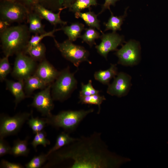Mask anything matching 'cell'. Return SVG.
I'll return each instance as SVG.
<instances>
[{
  "label": "cell",
  "mask_w": 168,
  "mask_h": 168,
  "mask_svg": "<svg viewBox=\"0 0 168 168\" xmlns=\"http://www.w3.org/2000/svg\"><path fill=\"white\" fill-rule=\"evenodd\" d=\"M71 161V168H118L130 161L109 151L100 133L95 132L82 137L48 155L44 166L49 167L66 161Z\"/></svg>",
  "instance_id": "cell-1"
},
{
  "label": "cell",
  "mask_w": 168,
  "mask_h": 168,
  "mask_svg": "<svg viewBox=\"0 0 168 168\" xmlns=\"http://www.w3.org/2000/svg\"><path fill=\"white\" fill-rule=\"evenodd\" d=\"M30 33L28 27L23 24L8 27L0 32L1 47L5 56L24 53L30 39Z\"/></svg>",
  "instance_id": "cell-2"
},
{
  "label": "cell",
  "mask_w": 168,
  "mask_h": 168,
  "mask_svg": "<svg viewBox=\"0 0 168 168\" xmlns=\"http://www.w3.org/2000/svg\"><path fill=\"white\" fill-rule=\"evenodd\" d=\"M94 111L93 109L87 110H64L44 119L47 124L56 128H62L69 133L75 130L82 120Z\"/></svg>",
  "instance_id": "cell-3"
},
{
  "label": "cell",
  "mask_w": 168,
  "mask_h": 168,
  "mask_svg": "<svg viewBox=\"0 0 168 168\" xmlns=\"http://www.w3.org/2000/svg\"><path fill=\"white\" fill-rule=\"evenodd\" d=\"M75 73L71 72L68 67L60 71L51 84V94L54 100L63 102L71 96L77 86Z\"/></svg>",
  "instance_id": "cell-4"
},
{
  "label": "cell",
  "mask_w": 168,
  "mask_h": 168,
  "mask_svg": "<svg viewBox=\"0 0 168 168\" xmlns=\"http://www.w3.org/2000/svg\"><path fill=\"white\" fill-rule=\"evenodd\" d=\"M54 41L55 46L62 56L76 67L78 68L83 62L91 64L88 59L89 52L84 47L75 44L68 39L62 43L58 42L54 38Z\"/></svg>",
  "instance_id": "cell-5"
},
{
  "label": "cell",
  "mask_w": 168,
  "mask_h": 168,
  "mask_svg": "<svg viewBox=\"0 0 168 168\" xmlns=\"http://www.w3.org/2000/svg\"><path fill=\"white\" fill-rule=\"evenodd\" d=\"M29 13L25 6L16 1L5 0L1 4L0 20L9 24L24 21L27 19Z\"/></svg>",
  "instance_id": "cell-6"
},
{
  "label": "cell",
  "mask_w": 168,
  "mask_h": 168,
  "mask_svg": "<svg viewBox=\"0 0 168 168\" xmlns=\"http://www.w3.org/2000/svg\"><path fill=\"white\" fill-rule=\"evenodd\" d=\"M31 112L20 113L12 117L2 114L0 117V138L17 134L30 117Z\"/></svg>",
  "instance_id": "cell-7"
},
{
  "label": "cell",
  "mask_w": 168,
  "mask_h": 168,
  "mask_svg": "<svg viewBox=\"0 0 168 168\" xmlns=\"http://www.w3.org/2000/svg\"><path fill=\"white\" fill-rule=\"evenodd\" d=\"M16 55L12 75L17 80L24 81L34 74L37 66L36 61L23 52Z\"/></svg>",
  "instance_id": "cell-8"
},
{
  "label": "cell",
  "mask_w": 168,
  "mask_h": 168,
  "mask_svg": "<svg viewBox=\"0 0 168 168\" xmlns=\"http://www.w3.org/2000/svg\"><path fill=\"white\" fill-rule=\"evenodd\" d=\"M136 41L130 40L115 53L118 57V63L125 66L137 64L140 59V47Z\"/></svg>",
  "instance_id": "cell-9"
},
{
  "label": "cell",
  "mask_w": 168,
  "mask_h": 168,
  "mask_svg": "<svg viewBox=\"0 0 168 168\" xmlns=\"http://www.w3.org/2000/svg\"><path fill=\"white\" fill-rule=\"evenodd\" d=\"M51 84L35 94L31 106L35 108L41 113L42 116L48 117L51 115L53 109L54 100L51 94Z\"/></svg>",
  "instance_id": "cell-10"
},
{
  "label": "cell",
  "mask_w": 168,
  "mask_h": 168,
  "mask_svg": "<svg viewBox=\"0 0 168 168\" xmlns=\"http://www.w3.org/2000/svg\"><path fill=\"white\" fill-rule=\"evenodd\" d=\"M100 35L101 42L95 46L97 52L101 56L107 59L108 53L114 51H117L119 45H123L125 42L123 36L120 35L116 32L105 34L103 32Z\"/></svg>",
  "instance_id": "cell-11"
},
{
  "label": "cell",
  "mask_w": 168,
  "mask_h": 168,
  "mask_svg": "<svg viewBox=\"0 0 168 168\" xmlns=\"http://www.w3.org/2000/svg\"><path fill=\"white\" fill-rule=\"evenodd\" d=\"M111 84L108 85L107 92L112 96L120 97L126 95L131 86V77L124 72L118 73Z\"/></svg>",
  "instance_id": "cell-12"
},
{
  "label": "cell",
  "mask_w": 168,
  "mask_h": 168,
  "mask_svg": "<svg viewBox=\"0 0 168 168\" xmlns=\"http://www.w3.org/2000/svg\"><path fill=\"white\" fill-rule=\"evenodd\" d=\"M59 72L60 71L44 59L37 65L33 75L48 85L54 82Z\"/></svg>",
  "instance_id": "cell-13"
},
{
  "label": "cell",
  "mask_w": 168,
  "mask_h": 168,
  "mask_svg": "<svg viewBox=\"0 0 168 168\" xmlns=\"http://www.w3.org/2000/svg\"><path fill=\"white\" fill-rule=\"evenodd\" d=\"M34 6L35 12L42 19L46 20L51 24L55 26L57 24L65 25L67 24V22L62 20L60 18L61 12L64 9V8L59 10L58 13H55L38 3H35Z\"/></svg>",
  "instance_id": "cell-14"
},
{
  "label": "cell",
  "mask_w": 168,
  "mask_h": 168,
  "mask_svg": "<svg viewBox=\"0 0 168 168\" xmlns=\"http://www.w3.org/2000/svg\"><path fill=\"white\" fill-rule=\"evenodd\" d=\"M6 89L9 91L15 97V108L21 101L27 97L24 89L23 81H14L6 79L5 81Z\"/></svg>",
  "instance_id": "cell-15"
},
{
  "label": "cell",
  "mask_w": 168,
  "mask_h": 168,
  "mask_svg": "<svg viewBox=\"0 0 168 168\" xmlns=\"http://www.w3.org/2000/svg\"><path fill=\"white\" fill-rule=\"evenodd\" d=\"M118 73L117 65L111 64L110 67L107 70L96 71L94 77L96 80L102 84L108 86L110 80L114 78Z\"/></svg>",
  "instance_id": "cell-16"
},
{
  "label": "cell",
  "mask_w": 168,
  "mask_h": 168,
  "mask_svg": "<svg viewBox=\"0 0 168 168\" xmlns=\"http://www.w3.org/2000/svg\"><path fill=\"white\" fill-rule=\"evenodd\" d=\"M24 82V91L27 97L31 95L35 90L43 89L48 86L34 75L28 77Z\"/></svg>",
  "instance_id": "cell-17"
},
{
  "label": "cell",
  "mask_w": 168,
  "mask_h": 168,
  "mask_svg": "<svg viewBox=\"0 0 168 168\" xmlns=\"http://www.w3.org/2000/svg\"><path fill=\"white\" fill-rule=\"evenodd\" d=\"M61 28L68 36V39L72 42L80 38L82 32L85 29L84 25L79 22L72 23L70 25L64 26Z\"/></svg>",
  "instance_id": "cell-18"
},
{
  "label": "cell",
  "mask_w": 168,
  "mask_h": 168,
  "mask_svg": "<svg viewBox=\"0 0 168 168\" xmlns=\"http://www.w3.org/2000/svg\"><path fill=\"white\" fill-rule=\"evenodd\" d=\"M97 16V15L93 12L91 11V9H89V11L87 12H77L75 13V18H81L90 27L96 28L102 33L100 28V21L98 19Z\"/></svg>",
  "instance_id": "cell-19"
},
{
  "label": "cell",
  "mask_w": 168,
  "mask_h": 168,
  "mask_svg": "<svg viewBox=\"0 0 168 168\" xmlns=\"http://www.w3.org/2000/svg\"><path fill=\"white\" fill-rule=\"evenodd\" d=\"M41 19L42 18L36 12H30L27 20L29 23L28 29L30 33L35 35L41 34L46 32L42 23Z\"/></svg>",
  "instance_id": "cell-20"
},
{
  "label": "cell",
  "mask_w": 168,
  "mask_h": 168,
  "mask_svg": "<svg viewBox=\"0 0 168 168\" xmlns=\"http://www.w3.org/2000/svg\"><path fill=\"white\" fill-rule=\"evenodd\" d=\"M29 139V137H27L24 140L18 139L15 140L12 147L10 154L15 157L27 156L30 152L28 147Z\"/></svg>",
  "instance_id": "cell-21"
},
{
  "label": "cell",
  "mask_w": 168,
  "mask_h": 168,
  "mask_svg": "<svg viewBox=\"0 0 168 168\" xmlns=\"http://www.w3.org/2000/svg\"><path fill=\"white\" fill-rule=\"evenodd\" d=\"M77 139V138L71 137L68 133L62 132L57 136L54 145L48 152L47 154L48 156L52 152L74 142Z\"/></svg>",
  "instance_id": "cell-22"
},
{
  "label": "cell",
  "mask_w": 168,
  "mask_h": 168,
  "mask_svg": "<svg viewBox=\"0 0 168 168\" xmlns=\"http://www.w3.org/2000/svg\"><path fill=\"white\" fill-rule=\"evenodd\" d=\"M126 10L123 15L119 16H114L112 12L111 13V16L107 22L104 23L105 27V31L112 30L113 32H116L117 30H121V25L126 16Z\"/></svg>",
  "instance_id": "cell-23"
},
{
  "label": "cell",
  "mask_w": 168,
  "mask_h": 168,
  "mask_svg": "<svg viewBox=\"0 0 168 168\" xmlns=\"http://www.w3.org/2000/svg\"><path fill=\"white\" fill-rule=\"evenodd\" d=\"M46 51L45 45L40 42L37 45L26 50L24 53L28 54L35 61L40 62L45 59Z\"/></svg>",
  "instance_id": "cell-24"
},
{
  "label": "cell",
  "mask_w": 168,
  "mask_h": 168,
  "mask_svg": "<svg viewBox=\"0 0 168 168\" xmlns=\"http://www.w3.org/2000/svg\"><path fill=\"white\" fill-rule=\"evenodd\" d=\"M85 30L84 33L80 38L82 40V42L86 43L91 48L94 45H96L95 40L100 38V34L93 28H85Z\"/></svg>",
  "instance_id": "cell-25"
},
{
  "label": "cell",
  "mask_w": 168,
  "mask_h": 168,
  "mask_svg": "<svg viewBox=\"0 0 168 168\" xmlns=\"http://www.w3.org/2000/svg\"><path fill=\"white\" fill-rule=\"evenodd\" d=\"M79 103L82 104L94 105L98 107L97 114H99L101 110V105L103 102L106 100L104 96H100L99 94L88 96H79Z\"/></svg>",
  "instance_id": "cell-26"
},
{
  "label": "cell",
  "mask_w": 168,
  "mask_h": 168,
  "mask_svg": "<svg viewBox=\"0 0 168 168\" xmlns=\"http://www.w3.org/2000/svg\"><path fill=\"white\" fill-rule=\"evenodd\" d=\"M97 4V0H76L68 8L70 11L75 13L86 8L90 9L91 6H96Z\"/></svg>",
  "instance_id": "cell-27"
},
{
  "label": "cell",
  "mask_w": 168,
  "mask_h": 168,
  "mask_svg": "<svg viewBox=\"0 0 168 168\" xmlns=\"http://www.w3.org/2000/svg\"><path fill=\"white\" fill-rule=\"evenodd\" d=\"M60 30H61V28L54 29L50 31L46 32L42 34H35L34 35H32L28 42L25 51L30 48L39 44L41 42V41L45 37H51L54 38V33Z\"/></svg>",
  "instance_id": "cell-28"
},
{
  "label": "cell",
  "mask_w": 168,
  "mask_h": 168,
  "mask_svg": "<svg viewBox=\"0 0 168 168\" xmlns=\"http://www.w3.org/2000/svg\"><path fill=\"white\" fill-rule=\"evenodd\" d=\"M27 124L35 134L43 130L46 124H47L44 118L34 117L32 112L30 118L27 120Z\"/></svg>",
  "instance_id": "cell-29"
},
{
  "label": "cell",
  "mask_w": 168,
  "mask_h": 168,
  "mask_svg": "<svg viewBox=\"0 0 168 168\" xmlns=\"http://www.w3.org/2000/svg\"><path fill=\"white\" fill-rule=\"evenodd\" d=\"M48 157L47 154L44 153L35 156L25 164V167L26 168H39L47 161Z\"/></svg>",
  "instance_id": "cell-30"
},
{
  "label": "cell",
  "mask_w": 168,
  "mask_h": 168,
  "mask_svg": "<svg viewBox=\"0 0 168 168\" xmlns=\"http://www.w3.org/2000/svg\"><path fill=\"white\" fill-rule=\"evenodd\" d=\"M35 134L31 144L36 151L38 145H41L45 147L50 144V141L46 138V134L44 130Z\"/></svg>",
  "instance_id": "cell-31"
},
{
  "label": "cell",
  "mask_w": 168,
  "mask_h": 168,
  "mask_svg": "<svg viewBox=\"0 0 168 168\" xmlns=\"http://www.w3.org/2000/svg\"><path fill=\"white\" fill-rule=\"evenodd\" d=\"M8 57V56H5L0 60V80L1 82L5 81L7 76L11 71Z\"/></svg>",
  "instance_id": "cell-32"
},
{
  "label": "cell",
  "mask_w": 168,
  "mask_h": 168,
  "mask_svg": "<svg viewBox=\"0 0 168 168\" xmlns=\"http://www.w3.org/2000/svg\"><path fill=\"white\" fill-rule=\"evenodd\" d=\"M100 91L94 88L92 85V81L90 80L86 84L83 83L81 84V89L79 92V96H88L99 94Z\"/></svg>",
  "instance_id": "cell-33"
},
{
  "label": "cell",
  "mask_w": 168,
  "mask_h": 168,
  "mask_svg": "<svg viewBox=\"0 0 168 168\" xmlns=\"http://www.w3.org/2000/svg\"><path fill=\"white\" fill-rule=\"evenodd\" d=\"M12 147L3 138H0V156L11 154Z\"/></svg>",
  "instance_id": "cell-34"
},
{
  "label": "cell",
  "mask_w": 168,
  "mask_h": 168,
  "mask_svg": "<svg viewBox=\"0 0 168 168\" xmlns=\"http://www.w3.org/2000/svg\"><path fill=\"white\" fill-rule=\"evenodd\" d=\"M24 167L18 163H12L4 159L1 160L0 168H23Z\"/></svg>",
  "instance_id": "cell-35"
},
{
  "label": "cell",
  "mask_w": 168,
  "mask_h": 168,
  "mask_svg": "<svg viewBox=\"0 0 168 168\" xmlns=\"http://www.w3.org/2000/svg\"><path fill=\"white\" fill-rule=\"evenodd\" d=\"M105 2L102 7V9L97 15L101 14L105 10L108 9L109 10L111 13L112 12L110 9V6L112 5L114 6L116 2L119 0H105Z\"/></svg>",
  "instance_id": "cell-36"
},
{
  "label": "cell",
  "mask_w": 168,
  "mask_h": 168,
  "mask_svg": "<svg viewBox=\"0 0 168 168\" xmlns=\"http://www.w3.org/2000/svg\"><path fill=\"white\" fill-rule=\"evenodd\" d=\"M9 23L2 21V20H0V32L4 30L8 27V26L9 25Z\"/></svg>",
  "instance_id": "cell-37"
},
{
  "label": "cell",
  "mask_w": 168,
  "mask_h": 168,
  "mask_svg": "<svg viewBox=\"0 0 168 168\" xmlns=\"http://www.w3.org/2000/svg\"><path fill=\"white\" fill-rule=\"evenodd\" d=\"M15 2L17 1H22L28 3V4H30L31 3H38L39 2H41L45 1L46 0H7Z\"/></svg>",
  "instance_id": "cell-38"
},
{
  "label": "cell",
  "mask_w": 168,
  "mask_h": 168,
  "mask_svg": "<svg viewBox=\"0 0 168 168\" xmlns=\"http://www.w3.org/2000/svg\"><path fill=\"white\" fill-rule=\"evenodd\" d=\"M76 0H64L63 7L65 9L69 8Z\"/></svg>",
  "instance_id": "cell-39"
},
{
  "label": "cell",
  "mask_w": 168,
  "mask_h": 168,
  "mask_svg": "<svg viewBox=\"0 0 168 168\" xmlns=\"http://www.w3.org/2000/svg\"><path fill=\"white\" fill-rule=\"evenodd\" d=\"M64 1V0H61L58 4L59 8H61L63 6Z\"/></svg>",
  "instance_id": "cell-40"
}]
</instances>
